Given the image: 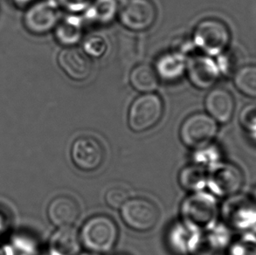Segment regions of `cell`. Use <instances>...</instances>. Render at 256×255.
Instances as JSON below:
<instances>
[{
  "label": "cell",
  "mask_w": 256,
  "mask_h": 255,
  "mask_svg": "<svg viewBox=\"0 0 256 255\" xmlns=\"http://www.w3.org/2000/svg\"><path fill=\"white\" fill-rule=\"evenodd\" d=\"M186 57L182 52L173 51L160 56L155 66L156 74L166 82L180 79L186 69Z\"/></svg>",
  "instance_id": "cell-17"
},
{
  "label": "cell",
  "mask_w": 256,
  "mask_h": 255,
  "mask_svg": "<svg viewBox=\"0 0 256 255\" xmlns=\"http://www.w3.org/2000/svg\"><path fill=\"white\" fill-rule=\"evenodd\" d=\"M218 132V122L208 114L195 113L183 122L180 138L190 148H203L210 144Z\"/></svg>",
  "instance_id": "cell-7"
},
{
  "label": "cell",
  "mask_w": 256,
  "mask_h": 255,
  "mask_svg": "<svg viewBox=\"0 0 256 255\" xmlns=\"http://www.w3.org/2000/svg\"><path fill=\"white\" fill-rule=\"evenodd\" d=\"M239 122L248 140L256 146V104H248L243 108Z\"/></svg>",
  "instance_id": "cell-25"
},
{
  "label": "cell",
  "mask_w": 256,
  "mask_h": 255,
  "mask_svg": "<svg viewBox=\"0 0 256 255\" xmlns=\"http://www.w3.org/2000/svg\"><path fill=\"white\" fill-rule=\"evenodd\" d=\"M121 216L128 228L136 231L147 232L156 226L160 212L150 200L136 198L128 200L122 206Z\"/></svg>",
  "instance_id": "cell-8"
},
{
  "label": "cell",
  "mask_w": 256,
  "mask_h": 255,
  "mask_svg": "<svg viewBox=\"0 0 256 255\" xmlns=\"http://www.w3.org/2000/svg\"><path fill=\"white\" fill-rule=\"evenodd\" d=\"M105 200L113 209L122 208L128 200V192L122 187H112L106 193Z\"/></svg>",
  "instance_id": "cell-29"
},
{
  "label": "cell",
  "mask_w": 256,
  "mask_h": 255,
  "mask_svg": "<svg viewBox=\"0 0 256 255\" xmlns=\"http://www.w3.org/2000/svg\"><path fill=\"white\" fill-rule=\"evenodd\" d=\"M118 14L116 0H94L86 10V18L97 24L110 23Z\"/></svg>",
  "instance_id": "cell-21"
},
{
  "label": "cell",
  "mask_w": 256,
  "mask_h": 255,
  "mask_svg": "<svg viewBox=\"0 0 256 255\" xmlns=\"http://www.w3.org/2000/svg\"><path fill=\"white\" fill-rule=\"evenodd\" d=\"M220 214L223 224L231 231L240 234L256 229V202L248 193L239 192L225 198Z\"/></svg>",
  "instance_id": "cell-1"
},
{
  "label": "cell",
  "mask_w": 256,
  "mask_h": 255,
  "mask_svg": "<svg viewBox=\"0 0 256 255\" xmlns=\"http://www.w3.org/2000/svg\"><path fill=\"white\" fill-rule=\"evenodd\" d=\"M222 154L220 150L216 145L210 144L198 148L195 155V161L198 166H211L222 161Z\"/></svg>",
  "instance_id": "cell-27"
},
{
  "label": "cell",
  "mask_w": 256,
  "mask_h": 255,
  "mask_svg": "<svg viewBox=\"0 0 256 255\" xmlns=\"http://www.w3.org/2000/svg\"><path fill=\"white\" fill-rule=\"evenodd\" d=\"M58 63L66 76L76 82L88 79L93 70L90 56L74 46L62 49L58 56Z\"/></svg>",
  "instance_id": "cell-12"
},
{
  "label": "cell",
  "mask_w": 256,
  "mask_h": 255,
  "mask_svg": "<svg viewBox=\"0 0 256 255\" xmlns=\"http://www.w3.org/2000/svg\"><path fill=\"white\" fill-rule=\"evenodd\" d=\"M0 255H10L9 250L6 246L0 245Z\"/></svg>",
  "instance_id": "cell-32"
},
{
  "label": "cell",
  "mask_w": 256,
  "mask_h": 255,
  "mask_svg": "<svg viewBox=\"0 0 256 255\" xmlns=\"http://www.w3.org/2000/svg\"><path fill=\"white\" fill-rule=\"evenodd\" d=\"M107 50V42L99 35L90 36L84 42V51L90 57L100 58L106 54Z\"/></svg>",
  "instance_id": "cell-28"
},
{
  "label": "cell",
  "mask_w": 256,
  "mask_h": 255,
  "mask_svg": "<svg viewBox=\"0 0 256 255\" xmlns=\"http://www.w3.org/2000/svg\"><path fill=\"white\" fill-rule=\"evenodd\" d=\"M164 113L163 100L156 94H142L132 102L128 124L134 132H144L155 127Z\"/></svg>",
  "instance_id": "cell-5"
},
{
  "label": "cell",
  "mask_w": 256,
  "mask_h": 255,
  "mask_svg": "<svg viewBox=\"0 0 256 255\" xmlns=\"http://www.w3.org/2000/svg\"><path fill=\"white\" fill-rule=\"evenodd\" d=\"M130 82L132 88L138 92L152 93L158 86L160 78L153 66L142 63L132 69L130 74Z\"/></svg>",
  "instance_id": "cell-18"
},
{
  "label": "cell",
  "mask_w": 256,
  "mask_h": 255,
  "mask_svg": "<svg viewBox=\"0 0 256 255\" xmlns=\"http://www.w3.org/2000/svg\"><path fill=\"white\" fill-rule=\"evenodd\" d=\"M58 7L51 2H42L31 7L24 16V24L32 34H44L59 23Z\"/></svg>",
  "instance_id": "cell-13"
},
{
  "label": "cell",
  "mask_w": 256,
  "mask_h": 255,
  "mask_svg": "<svg viewBox=\"0 0 256 255\" xmlns=\"http://www.w3.org/2000/svg\"><path fill=\"white\" fill-rule=\"evenodd\" d=\"M80 255H98L96 252H84V254H80Z\"/></svg>",
  "instance_id": "cell-33"
},
{
  "label": "cell",
  "mask_w": 256,
  "mask_h": 255,
  "mask_svg": "<svg viewBox=\"0 0 256 255\" xmlns=\"http://www.w3.org/2000/svg\"><path fill=\"white\" fill-rule=\"evenodd\" d=\"M184 222L198 230L216 224L220 208L214 196L208 193H194L184 200L181 206Z\"/></svg>",
  "instance_id": "cell-4"
},
{
  "label": "cell",
  "mask_w": 256,
  "mask_h": 255,
  "mask_svg": "<svg viewBox=\"0 0 256 255\" xmlns=\"http://www.w3.org/2000/svg\"><path fill=\"white\" fill-rule=\"evenodd\" d=\"M248 194H250L251 198L256 202V184H254L253 187L251 188V190H250V192L248 193Z\"/></svg>",
  "instance_id": "cell-31"
},
{
  "label": "cell",
  "mask_w": 256,
  "mask_h": 255,
  "mask_svg": "<svg viewBox=\"0 0 256 255\" xmlns=\"http://www.w3.org/2000/svg\"><path fill=\"white\" fill-rule=\"evenodd\" d=\"M245 182L242 170L232 162H220L210 167L208 186L215 196L228 198L240 192Z\"/></svg>",
  "instance_id": "cell-6"
},
{
  "label": "cell",
  "mask_w": 256,
  "mask_h": 255,
  "mask_svg": "<svg viewBox=\"0 0 256 255\" xmlns=\"http://www.w3.org/2000/svg\"><path fill=\"white\" fill-rule=\"evenodd\" d=\"M50 246L52 255H74L79 250L80 240L71 226L63 228L54 234Z\"/></svg>",
  "instance_id": "cell-19"
},
{
  "label": "cell",
  "mask_w": 256,
  "mask_h": 255,
  "mask_svg": "<svg viewBox=\"0 0 256 255\" xmlns=\"http://www.w3.org/2000/svg\"><path fill=\"white\" fill-rule=\"evenodd\" d=\"M204 107L208 114L215 121L225 124L234 116L236 100L228 90L224 88H214L206 97Z\"/></svg>",
  "instance_id": "cell-14"
},
{
  "label": "cell",
  "mask_w": 256,
  "mask_h": 255,
  "mask_svg": "<svg viewBox=\"0 0 256 255\" xmlns=\"http://www.w3.org/2000/svg\"><path fill=\"white\" fill-rule=\"evenodd\" d=\"M192 42L206 56H218L228 48L231 34L228 26L223 21L208 18L196 26Z\"/></svg>",
  "instance_id": "cell-3"
},
{
  "label": "cell",
  "mask_w": 256,
  "mask_h": 255,
  "mask_svg": "<svg viewBox=\"0 0 256 255\" xmlns=\"http://www.w3.org/2000/svg\"><path fill=\"white\" fill-rule=\"evenodd\" d=\"M80 238L82 245L90 252H110L118 242V226L110 218L97 215L84 224Z\"/></svg>",
  "instance_id": "cell-2"
},
{
  "label": "cell",
  "mask_w": 256,
  "mask_h": 255,
  "mask_svg": "<svg viewBox=\"0 0 256 255\" xmlns=\"http://www.w3.org/2000/svg\"><path fill=\"white\" fill-rule=\"evenodd\" d=\"M64 8L72 12L86 10L94 0H59Z\"/></svg>",
  "instance_id": "cell-30"
},
{
  "label": "cell",
  "mask_w": 256,
  "mask_h": 255,
  "mask_svg": "<svg viewBox=\"0 0 256 255\" xmlns=\"http://www.w3.org/2000/svg\"><path fill=\"white\" fill-rule=\"evenodd\" d=\"M80 208L76 201L68 196H59L49 204L48 214L52 224L60 228H70L77 220Z\"/></svg>",
  "instance_id": "cell-15"
},
{
  "label": "cell",
  "mask_w": 256,
  "mask_h": 255,
  "mask_svg": "<svg viewBox=\"0 0 256 255\" xmlns=\"http://www.w3.org/2000/svg\"><path fill=\"white\" fill-rule=\"evenodd\" d=\"M180 184L184 189L198 192L208 186V173L203 166L198 164L184 167L180 175Z\"/></svg>",
  "instance_id": "cell-22"
},
{
  "label": "cell",
  "mask_w": 256,
  "mask_h": 255,
  "mask_svg": "<svg viewBox=\"0 0 256 255\" xmlns=\"http://www.w3.org/2000/svg\"><path fill=\"white\" fill-rule=\"evenodd\" d=\"M186 72L190 83L198 90L212 88L222 76L217 62L206 54L189 57L186 60Z\"/></svg>",
  "instance_id": "cell-10"
},
{
  "label": "cell",
  "mask_w": 256,
  "mask_h": 255,
  "mask_svg": "<svg viewBox=\"0 0 256 255\" xmlns=\"http://www.w3.org/2000/svg\"><path fill=\"white\" fill-rule=\"evenodd\" d=\"M226 255H256V232H240L232 238Z\"/></svg>",
  "instance_id": "cell-24"
},
{
  "label": "cell",
  "mask_w": 256,
  "mask_h": 255,
  "mask_svg": "<svg viewBox=\"0 0 256 255\" xmlns=\"http://www.w3.org/2000/svg\"><path fill=\"white\" fill-rule=\"evenodd\" d=\"M121 24L132 32H144L152 26L156 9L150 0H126L118 10Z\"/></svg>",
  "instance_id": "cell-9"
},
{
  "label": "cell",
  "mask_w": 256,
  "mask_h": 255,
  "mask_svg": "<svg viewBox=\"0 0 256 255\" xmlns=\"http://www.w3.org/2000/svg\"><path fill=\"white\" fill-rule=\"evenodd\" d=\"M200 231L184 221L174 224L167 238L170 248L178 254H192Z\"/></svg>",
  "instance_id": "cell-16"
},
{
  "label": "cell",
  "mask_w": 256,
  "mask_h": 255,
  "mask_svg": "<svg viewBox=\"0 0 256 255\" xmlns=\"http://www.w3.org/2000/svg\"><path fill=\"white\" fill-rule=\"evenodd\" d=\"M218 69L222 76H234L238 69L242 66L240 65L239 57L238 54L232 50H226L222 54L218 56Z\"/></svg>",
  "instance_id": "cell-26"
},
{
  "label": "cell",
  "mask_w": 256,
  "mask_h": 255,
  "mask_svg": "<svg viewBox=\"0 0 256 255\" xmlns=\"http://www.w3.org/2000/svg\"><path fill=\"white\" fill-rule=\"evenodd\" d=\"M84 35L82 21L76 16H70L60 21L56 28L57 40L66 48L74 46L79 43Z\"/></svg>",
  "instance_id": "cell-20"
},
{
  "label": "cell",
  "mask_w": 256,
  "mask_h": 255,
  "mask_svg": "<svg viewBox=\"0 0 256 255\" xmlns=\"http://www.w3.org/2000/svg\"><path fill=\"white\" fill-rule=\"evenodd\" d=\"M234 84L240 93L256 99V65L240 66L234 76Z\"/></svg>",
  "instance_id": "cell-23"
},
{
  "label": "cell",
  "mask_w": 256,
  "mask_h": 255,
  "mask_svg": "<svg viewBox=\"0 0 256 255\" xmlns=\"http://www.w3.org/2000/svg\"><path fill=\"white\" fill-rule=\"evenodd\" d=\"M71 156L74 166L86 172L100 168L104 159V150L100 142L91 136H82L74 142Z\"/></svg>",
  "instance_id": "cell-11"
}]
</instances>
